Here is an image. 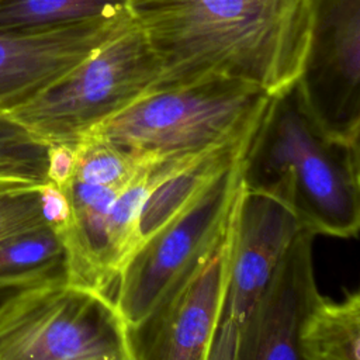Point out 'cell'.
Wrapping results in <instances>:
<instances>
[{
	"instance_id": "6da1fadb",
	"label": "cell",
	"mask_w": 360,
	"mask_h": 360,
	"mask_svg": "<svg viewBox=\"0 0 360 360\" xmlns=\"http://www.w3.org/2000/svg\"><path fill=\"white\" fill-rule=\"evenodd\" d=\"M160 68L153 90L205 79L245 82L274 94L300 73L309 0H128Z\"/></svg>"
},
{
	"instance_id": "7a4b0ae2",
	"label": "cell",
	"mask_w": 360,
	"mask_h": 360,
	"mask_svg": "<svg viewBox=\"0 0 360 360\" xmlns=\"http://www.w3.org/2000/svg\"><path fill=\"white\" fill-rule=\"evenodd\" d=\"M245 190L284 204L314 235L354 238L360 228L359 142L326 134L295 82L271 94L239 160Z\"/></svg>"
},
{
	"instance_id": "3957f363",
	"label": "cell",
	"mask_w": 360,
	"mask_h": 360,
	"mask_svg": "<svg viewBox=\"0 0 360 360\" xmlns=\"http://www.w3.org/2000/svg\"><path fill=\"white\" fill-rule=\"evenodd\" d=\"M270 93L231 79L152 90L93 134L141 160L200 155L246 136Z\"/></svg>"
},
{
	"instance_id": "277c9868",
	"label": "cell",
	"mask_w": 360,
	"mask_h": 360,
	"mask_svg": "<svg viewBox=\"0 0 360 360\" xmlns=\"http://www.w3.org/2000/svg\"><path fill=\"white\" fill-rule=\"evenodd\" d=\"M159 77V63L131 20L62 79L6 115L48 146H75L152 91Z\"/></svg>"
},
{
	"instance_id": "5b68a950",
	"label": "cell",
	"mask_w": 360,
	"mask_h": 360,
	"mask_svg": "<svg viewBox=\"0 0 360 360\" xmlns=\"http://www.w3.org/2000/svg\"><path fill=\"white\" fill-rule=\"evenodd\" d=\"M128 350L114 300L58 277L0 302V360H79Z\"/></svg>"
},
{
	"instance_id": "8992f818",
	"label": "cell",
	"mask_w": 360,
	"mask_h": 360,
	"mask_svg": "<svg viewBox=\"0 0 360 360\" xmlns=\"http://www.w3.org/2000/svg\"><path fill=\"white\" fill-rule=\"evenodd\" d=\"M239 160L127 257L112 298L127 328L138 325L225 236L240 188Z\"/></svg>"
},
{
	"instance_id": "52a82bcc",
	"label": "cell",
	"mask_w": 360,
	"mask_h": 360,
	"mask_svg": "<svg viewBox=\"0 0 360 360\" xmlns=\"http://www.w3.org/2000/svg\"><path fill=\"white\" fill-rule=\"evenodd\" d=\"M309 38L295 87L326 134L359 142L360 0H309Z\"/></svg>"
},
{
	"instance_id": "ba28073f",
	"label": "cell",
	"mask_w": 360,
	"mask_h": 360,
	"mask_svg": "<svg viewBox=\"0 0 360 360\" xmlns=\"http://www.w3.org/2000/svg\"><path fill=\"white\" fill-rule=\"evenodd\" d=\"M231 246L232 219L215 249L138 325L127 328L134 360L208 359L222 316Z\"/></svg>"
},
{
	"instance_id": "9c48e42d",
	"label": "cell",
	"mask_w": 360,
	"mask_h": 360,
	"mask_svg": "<svg viewBox=\"0 0 360 360\" xmlns=\"http://www.w3.org/2000/svg\"><path fill=\"white\" fill-rule=\"evenodd\" d=\"M301 229L284 204L248 191L240 183L232 218V246L221 319H229L238 328L243 325Z\"/></svg>"
},
{
	"instance_id": "30bf717a",
	"label": "cell",
	"mask_w": 360,
	"mask_h": 360,
	"mask_svg": "<svg viewBox=\"0 0 360 360\" xmlns=\"http://www.w3.org/2000/svg\"><path fill=\"white\" fill-rule=\"evenodd\" d=\"M314 233L301 229L243 325L233 360H302L300 333L321 297L314 270Z\"/></svg>"
},
{
	"instance_id": "8fae6325",
	"label": "cell",
	"mask_w": 360,
	"mask_h": 360,
	"mask_svg": "<svg viewBox=\"0 0 360 360\" xmlns=\"http://www.w3.org/2000/svg\"><path fill=\"white\" fill-rule=\"evenodd\" d=\"M131 20L0 34V115L45 91Z\"/></svg>"
},
{
	"instance_id": "7c38bea8",
	"label": "cell",
	"mask_w": 360,
	"mask_h": 360,
	"mask_svg": "<svg viewBox=\"0 0 360 360\" xmlns=\"http://www.w3.org/2000/svg\"><path fill=\"white\" fill-rule=\"evenodd\" d=\"M249 134L238 141L186 158L174 166L146 197L138 222V245L238 162Z\"/></svg>"
},
{
	"instance_id": "4fadbf2b",
	"label": "cell",
	"mask_w": 360,
	"mask_h": 360,
	"mask_svg": "<svg viewBox=\"0 0 360 360\" xmlns=\"http://www.w3.org/2000/svg\"><path fill=\"white\" fill-rule=\"evenodd\" d=\"M302 360H360V292L340 301L319 297L300 333Z\"/></svg>"
},
{
	"instance_id": "5bb4252c",
	"label": "cell",
	"mask_w": 360,
	"mask_h": 360,
	"mask_svg": "<svg viewBox=\"0 0 360 360\" xmlns=\"http://www.w3.org/2000/svg\"><path fill=\"white\" fill-rule=\"evenodd\" d=\"M128 18V0H0V34Z\"/></svg>"
},
{
	"instance_id": "9a60e30c",
	"label": "cell",
	"mask_w": 360,
	"mask_h": 360,
	"mask_svg": "<svg viewBox=\"0 0 360 360\" xmlns=\"http://www.w3.org/2000/svg\"><path fill=\"white\" fill-rule=\"evenodd\" d=\"M66 277L65 250L51 226L0 242V288L15 290Z\"/></svg>"
},
{
	"instance_id": "2e32d148",
	"label": "cell",
	"mask_w": 360,
	"mask_h": 360,
	"mask_svg": "<svg viewBox=\"0 0 360 360\" xmlns=\"http://www.w3.org/2000/svg\"><path fill=\"white\" fill-rule=\"evenodd\" d=\"M68 219V198L51 181L38 188L0 194V242L45 226L59 233Z\"/></svg>"
},
{
	"instance_id": "e0dca14e",
	"label": "cell",
	"mask_w": 360,
	"mask_h": 360,
	"mask_svg": "<svg viewBox=\"0 0 360 360\" xmlns=\"http://www.w3.org/2000/svg\"><path fill=\"white\" fill-rule=\"evenodd\" d=\"M48 146L0 115V194L32 190L48 183Z\"/></svg>"
},
{
	"instance_id": "ac0fdd59",
	"label": "cell",
	"mask_w": 360,
	"mask_h": 360,
	"mask_svg": "<svg viewBox=\"0 0 360 360\" xmlns=\"http://www.w3.org/2000/svg\"><path fill=\"white\" fill-rule=\"evenodd\" d=\"M75 167V146L52 145L48 148V181L62 187L68 183Z\"/></svg>"
},
{
	"instance_id": "d6986e66",
	"label": "cell",
	"mask_w": 360,
	"mask_h": 360,
	"mask_svg": "<svg viewBox=\"0 0 360 360\" xmlns=\"http://www.w3.org/2000/svg\"><path fill=\"white\" fill-rule=\"evenodd\" d=\"M239 328L229 319H221L207 360H233Z\"/></svg>"
},
{
	"instance_id": "ffe728a7",
	"label": "cell",
	"mask_w": 360,
	"mask_h": 360,
	"mask_svg": "<svg viewBox=\"0 0 360 360\" xmlns=\"http://www.w3.org/2000/svg\"><path fill=\"white\" fill-rule=\"evenodd\" d=\"M79 360H134L129 347L128 350L115 353V354H108V356H98V357H87V359H79Z\"/></svg>"
},
{
	"instance_id": "44dd1931",
	"label": "cell",
	"mask_w": 360,
	"mask_h": 360,
	"mask_svg": "<svg viewBox=\"0 0 360 360\" xmlns=\"http://www.w3.org/2000/svg\"><path fill=\"white\" fill-rule=\"evenodd\" d=\"M17 290V288H15ZM11 291H14V290H8V288H0V302H1V300L3 298H6Z\"/></svg>"
}]
</instances>
